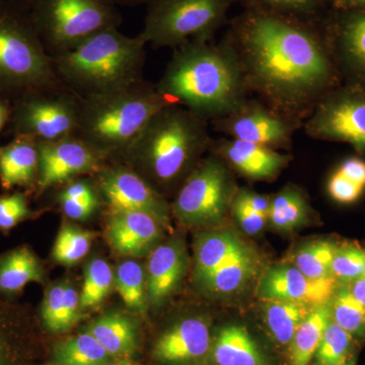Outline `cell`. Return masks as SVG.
Returning a JSON list of instances; mask_svg holds the SVG:
<instances>
[{
	"label": "cell",
	"mask_w": 365,
	"mask_h": 365,
	"mask_svg": "<svg viewBox=\"0 0 365 365\" xmlns=\"http://www.w3.org/2000/svg\"><path fill=\"white\" fill-rule=\"evenodd\" d=\"M115 6L117 4H122V6H136V4H146L150 2V0H109Z\"/></svg>",
	"instance_id": "cell-50"
},
{
	"label": "cell",
	"mask_w": 365,
	"mask_h": 365,
	"mask_svg": "<svg viewBox=\"0 0 365 365\" xmlns=\"http://www.w3.org/2000/svg\"><path fill=\"white\" fill-rule=\"evenodd\" d=\"M40 314L43 326L49 332L71 330L83 318L78 290L66 282L51 285L46 292Z\"/></svg>",
	"instance_id": "cell-25"
},
{
	"label": "cell",
	"mask_w": 365,
	"mask_h": 365,
	"mask_svg": "<svg viewBox=\"0 0 365 365\" xmlns=\"http://www.w3.org/2000/svg\"><path fill=\"white\" fill-rule=\"evenodd\" d=\"M88 332L111 357H130L138 349V328L127 314L117 312L103 314L91 324Z\"/></svg>",
	"instance_id": "cell-26"
},
{
	"label": "cell",
	"mask_w": 365,
	"mask_h": 365,
	"mask_svg": "<svg viewBox=\"0 0 365 365\" xmlns=\"http://www.w3.org/2000/svg\"><path fill=\"white\" fill-rule=\"evenodd\" d=\"M309 206L300 190L285 187L271 199L268 222L279 232H292L309 220Z\"/></svg>",
	"instance_id": "cell-30"
},
{
	"label": "cell",
	"mask_w": 365,
	"mask_h": 365,
	"mask_svg": "<svg viewBox=\"0 0 365 365\" xmlns=\"http://www.w3.org/2000/svg\"><path fill=\"white\" fill-rule=\"evenodd\" d=\"M115 274L104 259H93L86 265L83 288L79 294L81 309L100 306L114 287Z\"/></svg>",
	"instance_id": "cell-35"
},
{
	"label": "cell",
	"mask_w": 365,
	"mask_h": 365,
	"mask_svg": "<svg viewBox=\"0 0 365 365\" xmlns=\"http://www.w3.org/2000/svg\"><path fill=\"white\" fill-rule=\"evenodd\" d=\"M81 98L63 83L28 93L11 103L7 132L38 143H51L74 135Z\"/></svg>",
	"instance_id": "cell-9"
},
{
	"label": "cell",
	"mask_w": 365,
	"mask_h": 365,
	"mask_svg": "<svg viewBox=\"0 0 365 365\" xmlns=\"http://www.w3.org/2000/svg\"><path fill=\"white\" fill-rule=\"evenodd\" d=\"M332 275L337 282L348 284L365 275V249L354 245L337 246L332 262Z\"/></svg>",
	"instance_id": "cell-40"
},
{
	"label": "cell",
	"mask_w": 365,
	"mask_h": 365,
	"mask_svg": "<svg viewBox=\"0 0 365 365\" xmlns=\"http://www.w3.org/2000/svg\"><path fill=\"white\" fill-rule=\"evenodd\" d=\"M347 287L353 297L365 307V275L353 281Z\"/></svg>",
	"instance_id": "cell-48"
},
{
	"label": "cell",
	"mask_w": 365,
	"mask_h": 365,
	"mask_svg": "<svg viewBox=\"0 0 365 365\" xmlns=\"http://www.w3.org/2000/svg\"><path fill=\"white\" fill-rule=\"evenodd\" d=\"M189 267L188 254L181 241L165 242L150 254L146 269L148 302L160 306L181 284Z\"/></svg>",
	"instance_id": "cell-19"
},
{
	"label": "cell",
	"mask_w": 365,
	"mask_h": 365,
	"mask_svg": "<svg viewBox=\"0 0 365 365\" xmlns=\"http://www.w3.org/2000/svg\"><path fill=\"white\" fill-rule=\"evenodd\" d=\"M255 253L232 230H211L199 235L194 249V278L197 284L225 264Z\"/></svg>",
	"instance_id": "cell-21"
},
{
	"label": "cell",
	"mask_w": 365,
	"mask_h": 365,
	"mask_svg": "<svg viewBox=\"0 0 365 365\" xmlns=\"http://www.w3.org/2000/svg\"><path fill=\"white\" fill-rule=\"evenodd\" d=\"M215 150L242 176L257 181L275 179L290 162L289 155L239 139L222 140Z\"/></svg>",
	"instance_id": "cell-20"
},
{
	"label": "cell",
	"mask_w": 365,
	"mask_h": 365,
	"mask_svg": "<svg viewBox=\"0 0 365 365\" xmlns=\"http://www.w3.org/2000/svg\"><path fill=\"white\" fill-rule=\"evenodd\" d=\"M337 280L312 279L294 265L279 264L264 271L256 288L261 300H287L314 307L326 304L337 289Z\"/></svg>",
	"instance_id": "cell-14"
},
{
	"label": "cell",
	"mask_w": 365,
	"mask_h": 365,
	"mask_svg": "<svg viewBox=\"0 0 365 365\" xmlns=\"http://www.w3.org/2000/svg\"><path fill=\"white\" fill-rule=\"evenodd\" d=\"M101 198L98 195L86 199L61 198L57 197V202L67 217L76 222H85L93 216L101 206Z\"/></svg>",
	"instance_id": "cell-42"
},
{
	"label": "cell",
	"mask_w": 365,
	"mask_h": 365,
	"mask_svg": "<svg viewBox=\"0 0 365 365\" xmlns=\"http://www.w3.org/2000/svg\"><path fill=\"white\" fill-rule=\"evenodd\" d=\"M163 223L139 211L110 210L107 239L116 253L131 258L150 255L162 235Z\"/></svg>",
	"instance_id": "cell-17"
},
{
	"label": "cell",
	"mask_w": 365,
	"mask_h": 365,
	"mask_svg": "<svg viewBox=\"0 0 365 365\" xmlns=\"http://www.w3.org/2000/svg\"><path fill=\"white\" fill-rule=\"evenodd\" d=\"M333 11H365V0H330Z\"/></svg>",
	"instance_id": "cell-47"
},
{
	"label": "cell",
	"mask_w": 365,
	"mask_h": 365,
	"mask_svg": "<svg viewBox=\"0 0 365 365\" xmlns=\"http://www.w3.org/2000/svg\"><path fill=\"white\" fill-rule=\"evenodd\" d=\"M210 144L207 124L182 106L160 110L131 144L124 158L151 186L179 181Z\"/></svg>",
	"instance_id": "cell-3"
},
{
	"label": "cell",
	"mask_w": 365,
	"mask_h": 365,
	"mask_svg": "<svg viewBox=\"0 0 365 365\" xmlns=\"http://www.w3.org/2000/svg\"><path fill=\"white\" fill-rule=\"evenodd\" d=\"M237 0H150L143 32L146 44L178 48L189 41H209L227 21Z\"/></svg>",
	"instance_id": "cell-8"
},
{
	"label": "cell",
	"mask_w": 365,
	"mask_h": 365,
	"mask_svg": "<svg viewBox=\"0 0 365 365\" xmlns=\"http://www.w3.org/2000/svg\"><path fill=\"white\" fill-rule=\"evenodd\" d=\"M34 216L35 212L31 210L28 197L24 192L0 196V230L4 234Z\"/></svg>",
	"instance_id": "cell-41"
},
{
	"label": "cell",
	"mask_w": 365,
	"mask_h": 365,
	"mask_svg": "<svg viewBox=\"0 0 365 365\" xmlns=\"http://www.w3.org/2000/svg\"><path fill=\"white\" fill-rule=\"evenodd\" d=\"M354 337L331 318L314 354L317 365H341L352 359Z\"/></svg>",
	"instance_id": "cell-39"
},
{
	"label": "cell",
	"mask_w": 365,
	"mask_h": 365,
	"mask_svg": "<svg viewBox=\"0 0 365 365\" xmlns=\"http://www.w3.org/2000/svg\"><path fill=\"white\" fill-rule=\"evenodd\" d=\"M338 172L347 178V179H349L350 181L359 185L362 188H365L364 160L357 158H348L340 165Z\"/></svg>",
	"instance_id": "cell-46"
},
{
	"label": "cell",
	"mask_w": 365,
	"mask_h": 365,
	"mask_svg": "<svg viewBox=\"0 0 365 365\" xmlns=\"http://www.w3.org/2000/svg\"><path fill=\"white\" fill-rule=\"evenodd\" d=\"M313 307L287 300H264V322L274 340L281 345H289L297 328Z\"/></svg>",
	"instance_id": "cell-28"
},
{
	"label": "cell",
	"mask_w": 365,
	"mask_h": 365,
	"mask_svg": "<svg viewBox=\"0 0 365 365\" xmlns=\"http://www.w3.org/2000/svg\"><path fill=\"white\" fill-rule=\"evenodd\" d=\"M45 270L28 246H21L0 256V295L14 299L31 282L43 283Z\"/></svg>",
	"instance_id": "cell-24"
},
{
	"label": "cell",
	"mask_w": 365,
	"mask_h": 365,
	"mask_svg": "<svg viewBox=\"0 0 365 365\" xmlns=\"http://www.w3.org/2000/svg\"><path fill=\"white\" fill-rule=\"evenodd\" d=\"M39 178V143L28 137H14L0 146V184L4 190L21 187L37 190Z\"/></svg>",
	"instance_id": "cell-22"
},
{
	"label": "cell",
	"mask_w": 365,
	"mask_h": 365,
	"mask_svg": "<svg viewBox=\"0 0 365 365\" xmlns=\"http://www.w3.org/2000/svg\"><path fill=\"white\" fill-rule=\"evenodd\" d=\"M111 356L88 331L60 341L53 349L56 365H102Z\"/></svg>",
	"instance_id": "cell-31"
},
{
	"label": "cell",
	"mask_w": 365,
	"mask_h": 365,
	"mask_svg": "<svg viewBox=\"0 0 365 365\" xmlns=\"http://www.w3.org/2000/svg\"><path fill=\"white\" fill-rule=\"evenodd\" d=\"M16 309L0 302V365H25V322Z\"/></svg>",
	"instance_id": "cell-32"
},
{
	"label": "cell",
	"mask_w": 365,
	"mask_h": 365,
	"mask_svg": "<svg viewBox=\"0 0 365 365\" xmlns=\"http://www.w3.org/2000/svg\"><path fill=\"white\" fill-rule=\"evenodd\" d=\"M331 318L354 338L365 337V307L348 287H338L330 300Z\"/></svg>",
	"instance_id": "cell-38"
},
{
	"label": "cell",
	"mask_w": 365,
	"mask_h": 365,
	"mask_svg": "<svg viewBox=\"0 0 365 365\" xmlns=\"http://www.w3.org/2000/svg\"><path fill=\"white\" fill-rule=\"evenodd\" d=\"M60 83L24 2L0 0V98L13 103Z\"/></svg>",
	"instance_id": "cell-6"
},
{
	"label": "cell",
	"mask_w": 365,
	"mask_h": 365,
	"mask_svg": "<svg viewBox=\"0 0 365 365\" xmlns=\"http://www.w3.org/2000/svg\"><path fill=\"white\" fill-rule=\"evenodd\" d=\"M228 42L247 83L285 109L314 102L337 81L330 43L318 24L246 9L232 21Z\"/></svg>",
	"instance_id": "cell-1"
},
{
	"label": "cell",
	"mask_w": 365,
	"mask_h": 365,
	"mask_svg": "<svg viewBox=\"0 0 365 365\" xmlns=\"http://www.w3.org/2000/svg\"><path fill=\"white\" fill-rule=\"evenodd\" d=\"M157 86L143 81L111 93L81 98L76 135L103 157H124L151 118L172 105Z\"/></svg>",
	"instance_id": "cell-5"
},
{
	"label": "cell",
	"mask_w": 365,
	"mask_h": 365,
	"mask_svg": "<svg viewBox=\"0 0 365 365\" xmlns=\"http://www.w3.org/2000/svg\"><path fill=\"white\" fill-rule=\"evenodd\" d=\"M11 110H13L11 103L4 100V98H0V134L9 126V121H11Z\"/></svg>",
	"instance_id": "cell-49"
},
{
	"label": "cell",
	"mask_w": 365,
	"mask_h": 365,
	"mask_svg": "<svg viewBox=\"0 0 365 365\" xmlns=\"http://www.w3.org/2000/svg\"><path fill=\"white\" fill-rule=\"evenodd\" d=\"M330 319V302L312 309L311 313L300 324L292 342L288 345L292 365L311 364Z\"/></svg>",
	"instance_id": "cell-27"
},
{
	"label": "cell",
	"mask_w": 365,
	"mask_h": 365,
	"mask_svg": "<svg viewBox=\"0 0 365 365\" xmlns=\"http://www.w3.org/2000/svg\"><path fill=\"white\" fill-rule=\"evenodd\" d=\"M337 245L326 240L307 242L297 252L294 266L312 279L332 278V262Z\"/></svg>",
	"instance_id": "cell-36"
},
{
	"label": "cell",
	"mask_w": 365,
	"mask_h": 365,
	"mask_svg": "<svg viewBox=\"0 0 365 365\" xmlns=\"http://www.w3.org/2000/svg\"><path fill=\"white\" fill-rule=\"evenodd\" d=\"M237 199L246 204L255 212L265 216L268 218L269 210H270L271 200L268 197L260 195L255 192L248 191V190H241L235 194Z\"/></svg>",
	"instance_id": "cell-45"
},
{
	"label": "cell",
	"mask_w": 365,
	"mask_h": 365,
	"mask_svg": "<svg viewBox=\"0 0 365 365\" xmlns=\"http://www.w3.org/2000/svg\"><path fill=\"white\" fill-rule=\"evenodd\" d=\"M341 365H355V359H351L350 360H348L347 362H345L344 364H341Z\"/></svg>",
	"instance_id": "cell-52"
},
{
	"label": "cell",
	"mask_w": 365,
	"mask_h": 365,
	"mask_svg": "<svg viewBox=\"0 0 365 365\" xmlns=\"http://www.w3.org/2000/svg\"><path fill=\"white\" fill-rule=\"evenodd\" d=\"M38 143V195L76 178L98 174L107 163V158L76 134L51 143Z\"/></svg>",
	"instance_id": "cell-12"
},
{
	"label": "cell",
	"mask_w": 365,
	"mask_h": 365,
	"mask_svg": "<svg viewBox=\"0 0 365 365\" xmlns=\"http://www.w3.org/2000/svg\"><path fill=\"white\" fill-rule=\"evenodd\" d=\"M211 346L208 324L201 318L184 319L160 336L153 347V359L162 365H205Z\"/></svg>",
	"instance_id": "cell-16"
},
{
	"label": "cell",
	"mask_w": 365,
	"mask_h": 365,
	"mask_svg": "<svg viewBox=\"0 0 365 365\" xmlns=\"http://www.w3.org/2000/svg\"><path fill=\"white\" fill-rule=\"evenodd\" d=\"M247 83L230 42L213 46L193 40L177 48L158 83V91L203 119H220L245 101Z\"/></svg>",
	"instance_id": "cell-2"
},
{
	"label": "cell",
	"mask_w": 365,
	"mask_h": 365,
	"mask_svg": "<svg viewBox=\"0 0 365 365\" xmlns=\"http://www.w3.org/2000/svg\"><path fill=\"white\" fill-rule=\"evenodd\" d=\"M364 188L355 184L349 179L336 172L331 177L328 184V191L334 200L340 203H353L361 196Z\"/></svg>",
	"instance_id": "cell-44"
},
{
	"label": "cell",
	"mask_w": 365,
	"mask_h": 365,
	"mask_svg": "<svg viewBox=\"0 0 365 365\" xmlns=\"http://www.w3.org/2000/svg\"><path fill=\"white\" fill-rule=\"evenodd\" d=\"M323 24L343 67L356 83H365V11H333Z\"/></svg>",
	"instance_id": "cell-18"
},
{
	"label": "cell",
	"mask_w": 365,
	"mask_h": 365,
	"mask_svg": "<svg viewBox=\"0 0 365 365\" xmlns=\"http://www.w3.org/2000/svg\"><path fill=\"white\" fill-rule=\"evenodd\" d=\"M246 9L265 11L284 18L319 24L330 0H240Z\"/></svg>",
	"instance_id": "cell-34"
},
{
	"label": "cell",
	"mask_w": 365,
	"mask_h": 365,
	"mask_svg": "<svg viewBox=\"0 0 365 365\" xmlns=\"http://www.w3.org/2000/svg\"><path fill=\"white\" fill-rule=\"evenodd\" d=\"M26 11L50 56L71 51L96 34L119 28L109 0H25Z\"/></svg>",
	"instance_id": "cell-7"
},
{
	"label": "cell",
	"mask_w": 365,
	"mask_h": 365,
	"mask_svg": "<svg viewBox=\"0 0 365 365\" xmlns=\"http://www.w3.org/2000/svg\"><path fill=\"white\" fill-rule=\"evenodd\" d=\"M114 287L129 311L145 314L148 302L146 274L138 262H122L115 273Z\"/></svg>",
	"instance_id": "cell-33"
},
{
	"label": "cell",
	"mask_w": 365,
	"mask_h": 365,
	"mask_svg": "<svg viewBox=\"0 0 365 365\" xmlns=\"http://www.w3.org/2000/svg\"><path fill=\"white\" fill-rule=\"evenodd\" d=\"M209 361L213 365H271L246 327L225 326L211 346Z\"/></svg>",
	"instance_id": "cell-23"
},
{
	"label": "cell",
	"mask_w": 365,
	"mask_h": 365,
	"mask_svg": "<svg viewBox=\"0 0 365 365\" xmlns=\"http://www.w3.org/2000/svg\"><path fill=\"white\" fill-rule=\"evenodd\" d=\"M96 175L101 196L110 210L139 211L157 218L163 225L169 222V204L129 165H105Z\"/></svg>",
	"instance_id": "cell-13"
},
{
	"label": "cell",
	"mask_w": 365,
	"mask_h": 365,
	"mask_svg": "<svg viewBox=\"0 0 365 365\" xmlns=\"http://www.w3.org/2000/svg\"><path fill=\"white\" fill-rule=\"evenodd\" d=\"M230 173L217 158L197 163L182 182L172 209L185 225L207 227L222 222L234 198Z\"/></svg>",
	"instance_id": "cell-10"
},
{
	"label": "cell",
	"mask_w": 365,
	"mask_h": 365,
	"mask_svg": "<svg viewBox=\"0 0 365 365\" xmlns=\"http://www.w3.org/2000/svg\"><path fill=\"white\" fill-rule=\"evenodd\" d=\"M102 365H138V364H133V362H130V361H125V360H123V361H118V362H106V364H102Z\"/></svg>",
	"instance_id": "cell-51"
},
{
	"label": "cell",
	"mask_w": 365,
	"mask_h": 365,
	"mask_svg": "<svg viewBox=\"0 0 365 365\" xmlns=\"http://www.w3.org/2000/svg\"><path fill=\"white\" fill-rule=\"evenodd\" d=\"M309 136L349 143L365 153V88L360 83L329 91L306 125Z\"/></svg>",
	"instance_id": "cell-11"
},
{
	"label": "cell",
	"mask_w": 365,
	"mask_h": 365,
	"mask_svg": "<svg viewBox=\"0 0 365 365\" xmlns=\"http://www.w3.org/2000/svg\"><path fill=\"white\" fill-rule=\"evenodd\" d=\"M260 260L257 254L242 257L225 264L199 284L205 292L215 295L239 292L258 275Z\"/></svg>",
	"instance_id": "cell-29"
},
{
	"label": "cell",
	"mask_w": 365,
	"mask_h": 365,
	"mask_svg": "<svg viewBox=\"0 0 365 365\" xmlns=\"http://www.w3.org/2000/svg\"><path fill=\"white\" fill-rule=\"evenodd\" d=\"M21 2H24V1H25V0H21Z\"/></svg>",
	"instance_id": "cell-53"
},
{
	"label": "cell",
	"mask_w": 365,
	"mask_h": 365,
	"mask_svg": "<svg viewBox=\"0 0 365 365\" xmlns=\"http://www.w3.org/2000/svg\"><path fill=\"white\" fill-rule=\"evenodd\" d=\"M230 209L240 227L247 235H258L264 230L266 222H268L267 217L255 212L235 196L232 198Z\"/></svg>",
	"instance_id": "cell-43"
},
{
	"label": "cell",
	"mask_w": 365,
	"mask_h": 365,
	"mask_svg": "<svg viewBox=\"0 0 365 365\" xmlns=\"http://www.w3.org/2000/svg\"><path fill=\"white\" fill-rule=\"evenodd\" d=\"M145 45L139 35L107 29L53 56V66L59 81L81 98L111 93L143 81Z\"/></svg>",
	"instance_id": "cell-4"
},
{
	"label": "cell",
	"mask_w": 365,
	"mask_h": 365,
	"mask_svg": "<svg viewBox=\"0 0 365 365\" xmlns=\"http://www.w3.org/2000/svg\"><path fill=\"white\" fill-rule=\"evenodd\" d=\"M216 123L218 130L234 139L270 148H284L292 138V127L283 118L255 102L242 103Z\"/></svg>",
	"instance_id": "cell-15"
},
{
	"label": "cell",
	"mask_w": 365,
	"mask_h": 365,
	"mask_svg": "<svg viewBox=\"0 0 365 365\" xmlns=\"http://www.w3.org/2000/svg\"><path fill=\"white\" fill-rule=\"evenodd\" d=\"M93 237V232L64 223L53 247V260L66 266L78 263L90 251Z\"/></svg>",
	"instance_id": "cell-37"
}]
</instances>
